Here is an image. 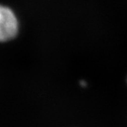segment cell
<instances>
[{
    "instance_id": "1",
    "label": "cell",
    "mask_w": 127,
    "mask_h": 127,
    "mask_svg": "<svg viewBox=\"0 0 127 127\" xmlns=\"http://www.w3.org/2000/svg\"><path fill=\"white\" fill-rule=\"evenodd\" d=\"M19 31V22L9 8L0 5V42L13 39Z\"/></svg>"
}]
</instances>
